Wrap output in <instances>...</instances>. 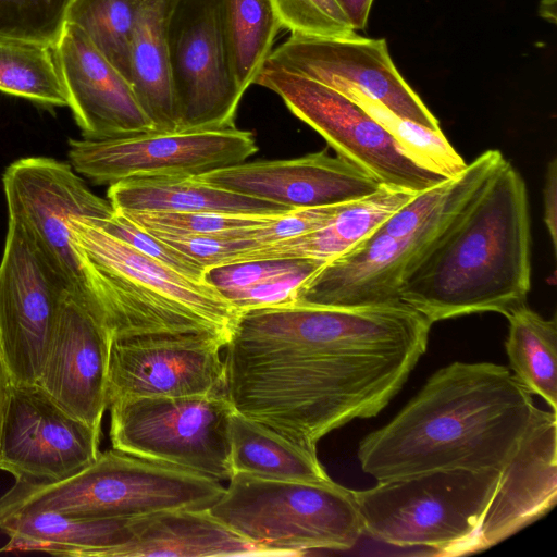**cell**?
I'll use <instances>...</instances> for the list:
<instances>
[{
  "label": "cell",
  "mask_w": 557,
  "mask_h": 557,
  "mask_svg": "<svg viewBox=\"0 0 557 557\" xmlns=\"http://www.w3.org/2000/svg\"><path fill=\"white\" fill-rule=\"evenodd\" d=\"M92 220L104 231L147 257L190 278L205 280V269L199 263L140 228L121 212L114 211L108 220Z\"/></svg>",
  "instance_id": "8d00e7d4"
},
{
  "label": "cell",
  "mask_w": 557,
  "mask_h": 557,
  "mask_svg": "<svg viewBox=\"0 0 557 557\" xmlns=\"http://www.w3.org/2000/svg\"><path fill=\"white\" fill-rule=\"evenodd\" d=\"M111 338L103 322L67 295L36 382L62 409L98 430L109 407Z\"/></svg>",
  "instance_id": "d6986e66"
},
{
  "label": "cell",
  "mask_w": 557,
  "mask_h": 557,
  "mask_svg": "<svg viewBox=\"0 0 557 557\" xmlns=\"http://www.w3.org/2000/svg\"><path fill=\"white\" fill-rule=\"evenodd\" d=\"M72 244L111 337L209 333L227 343L238 311L209 283L131 247L90 218H73Z\"/></svg>",
  "instance_id": "277c9868"
},
{
  "label": "cell",
  "mask_w": 557,
  "mask_h": 557,
  "mask_svg": "<svg viewBox=\"0 0 557 557\" xmlns=\"http://www.w3.org/2000/svg\"><path fill=\"white\" fill-rule=\"evenodd\" d=\"M431 325L401 301L242 311L224 346L225 396L234 411L317 449L386 407L426 351Z\"/></svg>",
  "instance_id": "6da1fadb"
},
{
  "label": "cell",
  "mask_w": 557,
  "mask_h": 557,
  "mask_svg": "<svg viewBox=\"0 0 557 557\" xmlns=\"http://www.w3.org/2000/svg\"><path fill=\"white\" fill-rule=\"evenodd\" d=\"M209 511L272 556L349 549L363 533L354 491L332 479L280 480L235 472Z\"/></svg>",
  "instance_id": "8992f818"
},
{
  "label": "cell",
  "mask_w": 557,
  "mask_h": 557,
  "mask_svg": "<svg viewBox=\"0 0 557 557\" xmlns=\"http://www.w3.org/2000/svg\"><path fill=\"white\" fill-rule=\"evenodd\" d=\"M112 448L220 482L233 475L224 394L120 398L109 404Z\"/></svg>",
  "instance_id": "ba28073f"
},
{
  "label": "cell",
  "mask_w": 557,
  "mask_h": 557,
  "mask_svg": "<svg viewBox=\"0 0 557 557\" xmlns=\"http://www.w3.org/2000/svg\"><path fill=\"white\" fill-rule=\"evenodd\" d=\"M231 463L235 472L269 479L326 481L317 449L294 443L236 411L230 423Z\"/></svg>",
  "instance_id": "4316f807"
},
{
  "label": "cell",
  "mask_w": 557,
  "mask_h": 557,
  "mask_svg": "<svg viewBox=\"0 0 557 557\" xmlns=\"http://www.w3.org/2000/svg\"><path fill=\"white\" fill-rule=\"evenodd\" d=\"M499 475L498 470H436L352 491L363 532L373 539L458 556L475 553Z\"/></svg>",
  "instance_id": "52a82bcc"
},
{
  "label": "cell",
  "mask_w": 557,
  "mask_h": 557,
  "mask_svg": "<svg viewBox=\"0 0 557 557\" xmlns=\"http://www.w3.org/2000/svg\"><path fill=\"white\" fill-rule=\"evenodd\" d=\"M143 2L144 0H73L66 14V23L77 26L129 83L131 42Z\"/></svg>",
  "instance_id": "4dcf8cb0"
},
{
  "label": "cell",
  "mask_w": 557,
  "mask_h": 557,
  "mask_svg": "<svg viewBox=\"0 0 557 557\" xmlns=\"http://www.w3.org/2000/svg\"><path fill=\"white\" fill-rule=\"evenodd\" d=\"M472 198L450 206L404 236L375 230L317 270L298 288L293 302L344 308L399 302L410 272Z\"/></svg>",
  "instance_id": "9a60e30c"
},
{
  "label": "cell",
  "mask_w": 557,
  "mask_h": 557,
  "mask_svg": "<svg viewBox=\"0 0 557 557\" xmlns=\"http://www.w3.org/2000/svg\"><path fill=\"white\" fill-rule=\"evenodd\" d=\"M100 432L62 409L37 384H13L0 441V470L15 481L64 480L97 459Z\"/></svg>",
  "instance_id": "e0dca14e"
},
{
  "label": "cell",
  "mask_w": 557,
  "mask_h": 557,
  "mask_svg": "<svg viewBox=\"0 0 557 557\" xmlns=\"http://www.w3.org/2000/svg\"><path fill=\"white\" fill-rule=\"evenodd\" d=\"M73 0H0V40L54 48Z\"/></svg>",
  "instance_id": "d6a6232c"
},
{
  "label": "cell",
  "mask_w": 557,
  "mask_h": 557,
  "mask_svg": "<svg viewBox=\"0 0 557 557\" xmlns=\"http://www.w3.org/2000/svg\"><path fill=\"white\" fill-rule=\"evenodd\" d=\"M343 12L349 20L352 28L366 29L369 14L374 0H336Z\"/></svg>",
  "instance_id": "f35d334b"
},
{
  "label": "cell",
  "mask_w": 557,
  "mask_h": 557,
  "mask_svg": "<svg viewBox=\"0 0 557 557\" xmlns=\"http://www.w3.org/2000/svg\"><path fill=\"white\" fill-rule=\"evenodd\" d=\"M509 322L505 343L515 377L557 410V321L545 319L527 304L505 315Z\"/></svg>",
  "instance_id": "83f0119b"
},
{
  "label": "cell",
  "mask_w": 557,
  "mask_h": 557,
  "mask_svg": "<svg viewBox=\"0 0 557 557\" xmlns=\"http://www.w3.org/2000/svg\"><path fill=\"white\" fill-rule=\"evenodd\" d=\"M222 9L234 75L245 94L270 57L282 25L273 0H222Z\"/></svg>",
  "instance_id": "f1b7e54d"
},
{
  "label": "cell",
  "mask_w": 557,
  "mask_h": 557,
  "mask_svg": "<svg viewBox=\"0 0 557 557\" xmlns=\"http://www.w3.org/2000/svg\"><path fill=\"white\" fill-rule=\"evenodd\" d=\"M257 151L253 134L235 126L69 140L75 171L99 185L136 177L199 176L245 162Z\"/></svg>",
  "instance_id": "7c38bea8"
},
{
  "label": "cell",
  "mask_w": 557,
  "mask_h": 557,
  "mask_svg": "<svg viewBox=\"0 0 557 557\" xmlns=\"http://www.w3.org/2000/svg\"><path fill=\"white\" fill-rule=\"evenodd\" d=\"M253 84L275 92L337 156L383 185L420 193L446 180L413 162L362 107L327 85L269 66L262 67Z\"/></svg>",
  "instance_id": "30bf717a"
},
{
  "label": "cell",
  "mask_w": 557,
  "mask_h": 557,
  "mask_svg": "<svg viewBox=\"0 0 557 557\" xmlns=\"http://www.w3.org/2000/svg\"><path fill=\"white\" fill-rule=\"evenodd\" d=\"M134 535L119 557L272 556L216 519L209 509H177L134 517Z\"/></svg>",
  "instance_id": "603a6c76"
},
{
  "label": "cell",
  "mask_w": 557,
  "mask_h": 557,
  "mask_svg": "<svg viewBox=\"0 0 557 557\" xmlns=\"http://www.w3.org/2000/svg\"><path fill=\"white\" fill-rule=\"evenodd\" d=\"M0 91L44 106H67L53 48L0 40Z\"/></svg>",
  "instance_id": "f546056e"
},
{
  "label": "cell",
  "mask_w": 557,
  "mask_h": 557,
  "mask_svg": "<svg viewBox=\"0 0 557 557\" xmlns=\"http://www.w3.org/2000/svg\"><path fill=\"white\" fill-rule=\"evenodd\" d=\"M166 40L178 131L235 126L244 92L233 71L222 0H174Z\"/></svg>",
  "instance_id": "8fae6325"
},
{
  "label": "cell",
  "mask_w": 557,
  "mask_h": 557,
  "mask_svg": "<svg viewBox=\"0 0 557 557\" xmlns=\"http://www.w3.org/2000/svg\"><path fill=\"white\" fill-rule=\"evenodd\" d=\"M174 0H144L131 42V84L154 132L178 131L166 40Z\"/></svg>",
  "instance_id": "484cf974"
},
{
  "label": "cell",
  "mask_w": 557,
  "mask_h": 557,
  "mask_svg": "<svg viewBox=\"0 0 557 557\" xmlns=\"http://www.w3.org/2000/svg\"><path fill=\"white\" fill-rule=\"evenodd\" d=\"M532 394L492 362L456 361L433 373L420 392L357 449L376 481L436 470H498L516 451L532 419Z\"/></svg>",
  "instance_id": "7a4b0ae2"
},
{
  "label": "cell",
  "mask_w": 557,
  "mask_h": 557,
  "mask_svg": "<svg viewBox=\"0 0 557 557\" xmlns=\"http://www.w3.org/2000/svg\"><path fill=\"white\" fill-rule=\"evenodd\" d=\"M133 518L73 516L57 511L0 517L8 542L0 553L39 552L71 557H119L133 539Z\"/></svg>",
  "instance_id": "7402d4cb"
},
{
  "label": "cell",
  "mask_w": 557,
  "mask_h": 557,
  "mask_svg": "<svg viewBox=\"0 0 557 557\" xmlns=\"http://www.w3.org/2000/svg\"><path fill=\"white\" fill-rule=\"evenodd\" d=\"M282 28L292 35L333 38L356 30L336 0H273Z\"/></svg>",
  "instance_id": "e575fe53"
},
{
  "label": "cell",
  "mask_w": 557,
  "mask_h": 557,
  "mask_svg": "<svg viewBox=\"0 0 557 557\" xmlns=\"http://www.w3.org/2000/svg\"><path fill=\"white\" fill-rule=\"evenodd\" d=\"M115 211L170 213L281 214L285 206L227 190L196 176L136 177L109 185Z\"/></svg>",
  "instance_id": "cb8c5ba5"
},
{
  "label": "cell",
  "mask_w": 557,
  "mask_h": 557,
  "mask_svg": "<svg viewBox=\"0 0 557 557\" xmlns=\"http://www.w3.org/2000/svg\"><path fill=\"white\" fill-rule=\"evenodd\" d=\"M557 499V414L535 407L479 529L475 553L487 549L545 516Z\"/></svg>",
  "instance_id": "44dd1931"
},
{
  "label": "cell",
  "mask_w": 557,
  "mask_h": 557,
  "mask_svg": "<svg viewBox=\"0 0 557 557\" xmlns=\"http://www.w3.org/2000/svg\"><path fill=\"white\" fill-rule=\"evenodd\" d=\"M528 189L506 159L462 208L400 289V301L434 322L480 312L506 315L531 288Z\"/></svg>",
  "instance_id": "3957f363"
},
{
  "label": "cell",
  "mask_w": 557,
  "mask_h": 557,
  "mask_svg": "<svg viewBox=\"0 0 557 557\" xmlns=\"http://www.w3.org/2000/svg\"><path fill=\"white\" fill-rule=\"evenodd\" d=\"M207 475L117 449L64 480L15 481L0 497V517L57 511L73 516L133 518L177 509H209L224 492Z\"/></svg>",
  "instance_id": "5b68a950"
},
{
  "label": "cell",
  "mask_w": 557,
  "mask_h": 557,
  "mask_svg": "<svg viewBox=\"0 0 557 557\" xmlns=\"http://www.w3.org/2000/svg\"><path fill=\"white\" fill-rule=\"evenodd\" d=\"M121 212L134 224L151 234L214 235L225 238H233L238 231L268 224L278 215L208 212Z\"/></svg>",
  "instance_id": "836d02e7"
},
{
  "label": "cell",
  "mask_w": 557,
  "mask_h": 557,
  "mask_svg": "<svg viewBox=\"0 0 557 557\" xmlns=\"http://www.w3.org/2000/svg\"><path fill=\"white\" fill-rule=\"evenodd\" d=\"M53 51L67 107L83 138L100 140L154 131L131 83L77 26L65 24Z\"/></svg>",
  "instance_id": "ffe728a7"
},
{
  "label": "cell",
  "mask_w": 557,
  "mask_h": 557,
  "mask_svg": "<svg viewBox=\"0 0 557 557\" xmlns=\"http://www.w3.org/2000/svg\"><path fill=\"white\" fill-rule=\"evenodd\" d=\"M2 184L9 220L20 224L71 297L99 318L72 244L71 221L108 220L114 213L110 201L94 194L67 163L46 157L14 161Z\"/></svg>",
  "instance_id": "9c48e42d"
},
{
  "label": "cell",
  "mask_w": 557,
  "mask_h": 557,
  "mask_svg": "<svg viewBox=\"0 0 557 557\" xmlns=\"http://www.w3.org/2000/svg\"><path fill=\"white\" fill-rule=\"evenodd\" d=\"M362 107L396 140L405 153L421 168L446 178L458 175L468 163L442 131H432L401 119L383 104L362 95H346Z\"/></svg>",
  "instance_id": "1f68e13d"
},
{
  "label": "cell",
  "mask_w": 557,
  "mask_h": 557,
  "mask_svg": "<svg viewBox=\"0 0 557 557\" xmlns=\"http://www.w3.org/2000/svg\"><path fill=\"white\" fill-rule=\"evenodd\" d=\"M418 193L388 185L348 202L324 226L240 253L233 263L263 259H315L327 262L372 234Z\"/></svg>",
  "instance_id": "d4e9b609"
},
{
  "label": "cell",
  "mask_w": 557,
  "mask_h": 557,
  "mask_svg": "<svg viewBox=\"0 0 557 557\" xmlns=\"http://www.w3.org/2000/svg\"><path fill=\"white\" fill-rule=\"evenodd\" d=\"M319 262L325 263L321 260L304 258L263 259L230 263L206 270L205 281L228 301V298L234 294L262 281Z\"/></svg>",
  "instance_id": "d590c367"
},
{
  "label": "cell",
  "mask_w": 557,
  "mask_h": 557,
  "mask_svg": "<svg viewBox=\"0 0 557 557\" xmlns=\"http://www.w3.org/2000/svg\"><path fill=\"white\" fill-rule=\"evenodd\" d=\"M196 177L290 209L356 201L382 185L355 163L331 156L326 149L294 159L245 161Z\"/></svg>",
  "instance_id": "ac0fdd59"
},
{
  "label": "cell",
  "mask_w": 557,
  "mask_h": 557,
  "mask_svg": "<svg viewBox=\"0 0 557 557\" xmlns=\"http://www.w3.org/2000/svg\"><path fill=\"white\" fill-rule=\"evenodd\" d=\"M12 380L0 350V441L12 392Z\"/></svg>",
  "instance_id": "ab89813d"
},
{
  "label": "cell",
  "mask_w": 557,
  "mask_h": 557,
  "mask_svg": "<svg viewBox=\"0 0 557 557\" xmlns=\"http://www.w3.org/2000/svg\"><path fill=\"white\" fill-rule=\"evenodd\" d=\"M67 295L20 224L9 220L0 262V350L13 384H36Z\"/></svg>",
  "instance_id": "5bb4252c"
},
{
  "label": "cell",
  "mask_w": 557,
  "mask_h": 557,
  "mask_svg": "<svg viewBox=\"0 0 557 557\" xmlns=\"http://www.w3.org/2000/svg\"><path fill=\"white\" fill-rule=\"evenodd\" d=\"M540 15L553 23L556 22V0H543L540 4Z\"/></svg>",
  "instance_id": "60d3db41"
},
{
  "label": "cell",
  "mask_w": 557,
  "mask_h": 557,
  "mask_svg": "<svg viewBox=\"0 0 557 557\" xmlns=\"http://www.w3.org/2000/svg\"><path fill=\"white\" fill-rule=\"evenodd\" d=\"M264 66L304 75L344 95H362L401 119L442 131L395 66L384 38H368L357 32L333 38L290 35L272 50Z\"/></svg>",
  "instance_id": "4fadbf2b"
},
{
  "label": "cell",
  "mask_w": 557,
  "mask_h": 557,
  "mask_svg": "<svg viewBox=\"0 0 557 557\" xmlns=\"http://www.w3.org/2000/svg\"><path fill=\"white\" fill-rule=\"evenodd\" d=\"M225 344L209 333L111 338L109 404L131 397L225 395Z\"/></svg>",
  "instance_id": "2e32d148"
},
{
  "label": "cell",
  "mask_w": 557,
  "mask_h": 557,
  "mask_svg": "<svg viewBox=\"0 0 557 557\" xmlns=\"http://www.w3.org/2000/svg\"><path fill=\"white\" fill-rule=\"evenodd\" d=\"M544 222L550 238L554 255L557 249V160L547 164L543 189Z\"/></svg>",
  "instance_id": "74e56055"
}]
</instances>
